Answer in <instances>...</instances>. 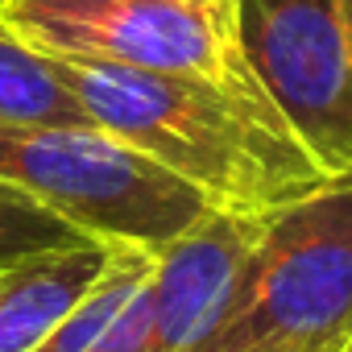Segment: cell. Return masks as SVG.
<instances>
[{"mask_svg":"<svg viewBox=\"0 0 352 352\" xmlns=\"http://www.w3.org/2000/svg\"><path fill=\"white\" fill-rule=\"evenodd\" d=\"M58 71L91 124L195 187L212 212L274 216L336 187L253 67L208 79L58 58Z\"/></svg>","mask_w":352,"mask_h":352,"instance_id":"6da1fadb","label":"cell"},{"mask_svg":"<svg viewBox=\"0 0 352 352\" xmlns=\"http://www.w3.org/2000/svg\"><path fill=\"white\" fill-rule=\"evenodd\" d=\"M352 340V183L274 216L191 352H344Z\"/></svg>","mask_w":352,"mask_h":352,"instance_id":"7a4b0ae2","label":"cell"},{"mask_svg":"<svg viewBox=\"0 0 352 352\" xmlns=\"http://www.w3.org/2000/svg\"><path fill=\"white\" fill-rule=\"evenodd\" d=\"M0 183L100 245L162 253L212 216L208 199L100 124L0 133Z\"/></svg>","mask_w":352,"mask_h":352,"instance_id":"3957f363","label":"cell"},{"mask_svg":"<svg viewBox=\"0 0 352 352\" xmlns=\"http://www.w3.org/2000/svg\"><path fill=\"white\" fill-rule=\"evenodd\" d=\"M5 21L46 58L224 79L249 67L241 0H5Z\"/></svg>","mask_w":352,"mask_h":352,"instance_id":"277c9868","label":"cell"},{"mask_svg":"<svg viewBox=\"0 0 352 352\" xmlns=\"http://www.w3.org/2000/svg\"><path fill=\"white\" fill-rule=\"evenodd\" d=\"M241 50L307 153L352 183V34L336 0H241Z\"/></svg>","mask_w":352,"mask_h":352,"instance_id":"5b68a950","label":"cell"},{"mask_svg":"<svg viewBox=\"0 0 352 352\" xmlns=\"http://www.w3.org/2000/svg\"><path fill=\"white\" fill-rule=\"evenodd\" d=\"M120 245H83L0 274V352H34L100 282Z\"/></svg>","mask_w":352,"mask_h":352,"instance_id":"8992f818","label":"cell"},{"mask_svg":"<svg viewBox=\"0 0 352 352\" xmlns=\"http://www.w3.org/2000/svg\"><path fill=\"white\" fill-rule=\"evenodd\" d=\"M157 253L120 245L87 298L34 348V352H141L149 331V282Z\"/></svg>","mask_w":352,"mask_h":352,"instance_id":"52a82bcc","label":"cell"},{"mask_svg":"<svg viewBox=\"0 0 352 352\" xmlns=\"http://www.w3.org/2000/svg\"><path fill=\"white\" fill-rule=\"evenodd\" d=\"M50 124H91V116L67 87L58 58H46L0 21V133Z\"/></svg>","mask_w":352,"mask_h":352,"instance_id":"ba28073f","label":"cell"},{"mask_svg":"<svg viewBox=\"0 0 352 352\" xmlns=\"http://www.w3.org/2000/svg\"><path fill=\"white\" fill-rule=\"evenodd\" d=\"M83 245H96V241L71 228L63 216L46 212L25 191L0 183V274L21 261L63 253V249H83Z\"/></svg>","mask_w":352,"mask_h":352,"instance_id":"9c48e42d","label":"cell"},{"mask_svg":"<svg viewBox=\"0 0 352 352\" xmlns=\"http://www.w3.org/2000/svg\"><path fill=\"white\" fill-rule=\"evenodd\" d=\"M344 352H352V340H348V348H344Z\"/></svg>","mask_w":352,"mask_h":352,"instance_id":"30bf717a","label":"cell"},{"mask_svg":"<svg viewBox=\"0 0 352 352\" xmlns=\"http://www.w3.org/2000/svg\"><path fill=\"white\" fill-rule=\"evenodd\" d=\"M0 5H5V0H0Z\"/></svg>","mask_w":352,"mask_h":352,"instance_id":"8fae6325","label":"cell"}]
</instances>
